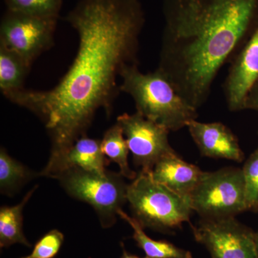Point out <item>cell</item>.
Segmentation results:
<instances>
[{"label": "cell", "instance_id": "obj_1", "mask_svg": "<svg viewBox=\"0 0 258 258\" xmlns=\"http://www.w3.org/2000/svg\"><path fill=\"white\" fill-rule=\"evenodd\" d=\"M66 20L77 32L79 48L58 84L48 91L23 88L5 96L42 120L52 141L50 158L86 134L100 108L111 113L122 69L139 64L145 17L139 0H82Z\"/></svg>", "mask_w": 258, "mask_h": 258}, {"label": "cell", "instance_id": "obj_2", "mask_svg": "<svg viewBox=\"0 0 258 258\" xmlns=\"http://www.w3.org/2000/svg\"><path fill=\"white\" fill-rule=\"evenodd\" d=\"M157 69L196 109L258 27V0H163Z\"/></svg>", "mask_w": 258, "mask_h": 258}, {"label": "cell", "instance_id": "obj_3", "mask_svg": "<svg viewBox=\"0 0 258 258\" xmlns=\"http://www.w3.org/2000/svg\"><path fill=\"white\" fill-rule=\"evenodd\" d=\"M120 78V91L132 96L137 112L169 132H177L198 118V109L180 96L159 70L143 74L138 64H126Z\"/></svg>", "mask_w": 258, "mask_h": 258}, {"label": "cell", "instance_id": "obj_4", "mask_svg": "<svg viewBox=\"0 0 258 258\" xmlns=\"http://www.w3.org/2000/svg\"><path fill=\"white\" fill-rule=\"evenodd\" d=\"M127 201L133 217L144 229L174 235L189 222L193 210L189 198L171 191L141 170L128 184Z\"/></svg>", "mask_w": 258, "mask_h": 258}, {"label": "cell", "instance_id": "obj_5", "mask_svg": "<svg viewBox=\"0 0 258 258\" xmlns=\"http://www.w3.org/2000/svg\"><path fill=\"white\" fill-rule=\"evenodd\" d=\"M120 173L103 174L80 169H69L57 176L61 186L73 198L89 204L96 210L101 225L111 227L127 201L128 184Z\"/></svg>", "mask_w": 258, "mask_h": 258}, {"label": "cell", "instance_id": "obj_6", "mask_svg": "<svg viewBox=\"0 0 258 258\" xmlns=\"http://www.w3.org/2000/svg\"><path fill=\"white\" fill-rule=\"evenodd\" d=\"M189 200L193 211L205 220L235 217L247 211L242 169L228 166L205 171Z\"/></svg>", "mask_w": 258, "mask_h": 258}, {"label": "cell", "instance_id": "obj_7", "mask_svg": "<svg viewBox=\"0 0 258 258\" xmlns=\"http://www.w3.org/2000/svg\"><path fill=\"white\" fill-rule=\"evenodd\" d=\"M194 238L212 258H257L254 233L235 217L205 220L191 225Z\"/></svg>", "mask_w": 258, "mask_h": 258}, {"label": "cell", "instance_id": "obj_8", "mask_svg": "<svg viewBox=\"0 0 258 258\" xmlns=\"http://www.w3.org/2000/svg\"><path fill=\"white\" fill-rule=\"evenodd\" d=\"M57 18H39L10 12L2 21L0 43L21 56L31 67L52 46Z\"/></svg>", "mask_w": 258, "mask_h": 258}, {"label": "cell", "instance_id": "obj_9", "mask_svg": "<svg viewBox=\"0 0 258 258\" xmlns=\"http://www.w3.org/2000/svg\"><path fill=\"white\" fill-rule=\"evenodd\" d=\"M116 122L123 128L134 164L141 166L142 170L152 171L162 158L176 154L168 139L170 132L138 112L123 113Z\"/></svg>", "mask_w": 258, "mask_h": 258}, {"label": "cell", "instance_id": "obj_10", "mask_svg": "<svg viewBox=\"0 0 258 258\" xmlns=\"http://www.w3.org/2000/svg\"><path fill=\"white\" fill-rule=\"evenodd\" d=\"M258 81V27L242 50L231 62L223 85L228 109L244 110L246 96Z\"/></svg>", "mask_w": 258, "mask_h": 258}, {"label": "cell", "instance_id": "obj_11", "mask_svg": "<svg viewBox=\"0 0 258 258\" xmlns=\"http://www.w3.org/2000/svg\"><path fill=\"white\" fill-rule=\"evenodd\" d=\"M108 161L102 151L101 141L85 134L62 154L50 158L39 175L57 179L64 171L73 169L103 174L107 171Z\"/></svg>", "mask_w": 258, "mask_h": 258}, {"label": "cell", "instance_id": "obj_12", "mask_svg": "<svg viewBox=\"0 0 258 258\" xmlns=\"http://www.w3.org/2000/svg\"><path fill=\"white\" fill-rule=\"evenodd\" d=\"M186 127L203 157L242 162L244 154L238 139L220 122L202 123L193 120Z\"/></svg>", "mask_w": 258, "mask_h": 258}, {"label": "cell", "instance_id": "obj_13", "mask_svg": "<svg viewBox=\"0 0 258 258\" xmlns=\"http://www.w3.org/2000/svg\"><path fill=\"white\" fill-rule=\"evenodd\" d=\"M205 171L181 159L179 154H171L160 159L154 166L153 179L178 195L189 198Z\"/></svg>", "mask_w": 258, "mask_h": 258}, {"label": "cell", "instance_id": "obj_14", "mask_svg": "<svg viewBox=\"0 0 258 258\" xmlns=\"http://www.w3.org/2000/svg\"><path fill=\"white\" fill-rule=\"evenodd\" d=\"M118 216L125 220L133 229V239L142 249L147 258H193L189 250L177 247L166 240H156L150 238L144 229L133 217L128 216L123 210L118 212Z\"/></svg>", "mask_w": 258, "mask_h": 258}, {"label": "cell", "instance_id": "obj_15", "mask_svg": "<svg viewBox=\"0 0 258 258\" xmlns=\"http://www.w3.org/2000/svg\"><path fill=\"white\" fill-rule=\"evenodd\" d=\"M37 186L32 188L21 203L13 207L3 206L0 208V247H8L13 244L19 243L30 247L23 232L24 207L37 189Z\"/></svg>", "mask_w": 258, "mask_h": 258}, {"label": "cell", "instance_id": "obj_16", "mask_svg": "<svg viewBox=\"0 0 258 258\" xmlns=\"http://www.w3.org/2000/svg\"><path fill=\"white\" fill-rule=\"evenodd\" d=\"M30 69L21 56L0 43V88L4 96L23 89Z\"/></svg>", "mask_w": 258, "mask_h": 258}, {"label": "cell", "instance_id": "obj_17", "mask_svg": "<svg viewBox=\"0 0 258 258\" xmlns=\"http://www.w3.org/2000/svg\"><path fill=\"white\" fill-rule=\"evenodd\" d=\"M101 144L104 155L108 160L118 164L120 173L123 177L132 180L137 177V173L129 166L128 144L123 128L118 122L105 132Z\"/></svg>", "mask_w": 258, "mask_h": 258}, {"label": "cell", "instance_id": "obj_18", "mask_svg": "<svg viewBox=\"0 0 258 258\" xmlns=\"http://www.w3.org/2000/svg\"><path fill=\"white\" fill-rule=\"evenodd\" d=\"M33 173L26 166L10 157L5 149L0 151V189L2 194L10 195L20 185L31 179Z\"/></svg>", "mask_w": 258, "mask_h": 258}, {"label": "cell", "instance_id": "obj_19", "mask_svg": "<svg viewBox=\"0 0 258 258\" xmlns=\"http://www.w3.org/2000/svg\"><path fill=\"white\" fill-rule=\"evenodd\" d=\"M12 13L39 17L57 18L62 0H6Z\"/></svg>", "mask_w": 258, "mask_h": 258}, {"label": "cell", "instance_id": "obj_20", "mask_svg": "<svg viewBox=\"0 0 258 258\" xmlns=\"http://www.w3.org/2000/svg\"><path fill=\"white\" fill-rule=\"evenodd\" d=\"M242 169L247 211L258 213V148L247 158Z\"/></svg>", "mask_w": 258, "mask_h": 258}, {"label": "cell", "instance_id": "obj_21", "mask_svg": "<svg viewBox=\"0 0 258 258\" xmlns=\"http://www.w3.org/2000/svg\"><path fill=\"white\" fill-rule=\"evenodd\" d=\"M64 235L57 230H52L35 243L31 253L20 258H54L63 243Z\"/></svg>", "mask_w": 258, "mask_h": 258}, {"label": "cell", "instance_id": "obj_22", "mask_svg": "<svg viewBox=\"0 0 258 258\" xmlns=\"http://www.w3.org/2000/svg\"><path fill=\"white\" fill-rule=\"evenodd\" d=\"M258 111V81L249 90L244 103V110Z\"/></svg>", "mask_w": 258, "mask_h": 258}, {"label": "cell", "instance_id": "obj_23", "mask_svg": "<svg viewBox=\"0 0 258 258\" xmlns=\"http://www.w3.org/2000/svg\"><path fill=\"white\" fill-rule=\"evenodd\" d=\"M122 249H123V253H122V255L120 256V258H147V257H140L139 256L135 255V254H133L132 253H129L128 252H127L126 249H125L124 246L122 244Z\"/></svg>", "mask_w": 258, "mask_h": 258}, {"label": "cell", "instance_id": "obj_24", "mask_svg": "<svg viewBox=\"0 0 258 258\" xmlns=\"http://www.w3.org/2000/svg\"><path fill=\"white\" fill-rule=\"evenodd\" d=\"M254 245H255L256 256L258 258V230L254 233Z\"/></svg>", "mask_w": 258, "mask_h": 258}]
</instances>
